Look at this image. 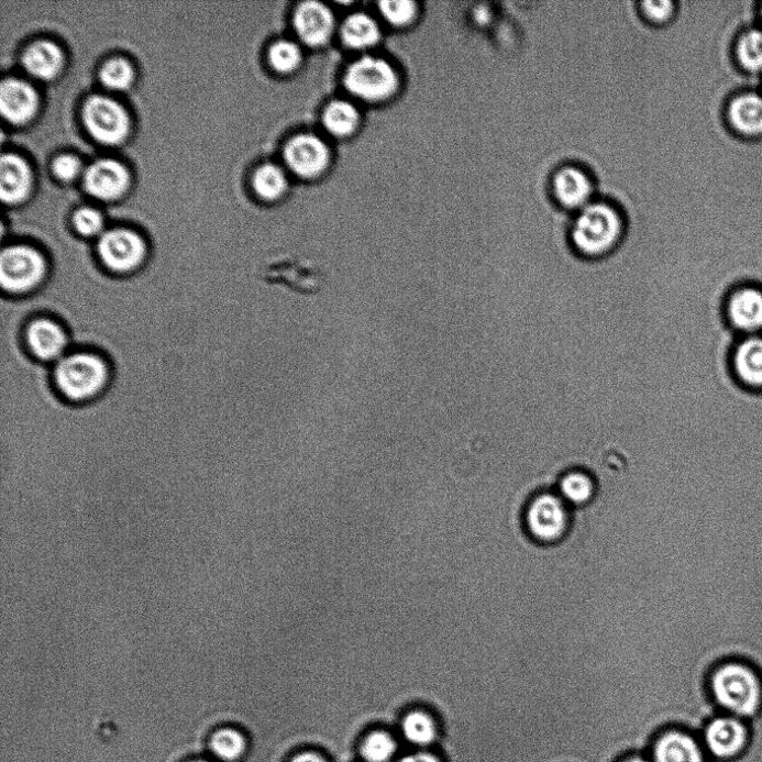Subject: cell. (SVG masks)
Wrapping results in <instances>:
<instances>
[{
  "label": "cell",
  "instance_id": "cell-14",
  "mask_svg": "<svg viewBox=\"0 0 762 762\" xmlns=\"http://www.w3.org/2000/svg\"><path fill=\"white\" fill-rule=\"evenodd\" d=\"M37 96L26 82L8 79L0 86V111L13 123H24L35 113Z\"/></svg>",
  "mask_w": 762,
  "mask_h": 762
},
{
  "label": "cell",
  "instance_id": "cell-7",
  "mask_svg": "<svg viewBox=\"0 0 762 762\" xmlns=\"http://www.w3.org/2000/svg\"><path fill=\"white\" fill-rule=\"evenodd\" d=\"M45 273L43 256L31 247L12 246L0 257V281L9 292L30 291L41 284Z\"/></svg>",
  "mask_w": 762,
  "mask_h": 762
},
{
  "label": "cell",
  "instance_id": "cell-10",
  "mask_svg": "<svg viewBox=\"0 0 762 762\" xmlns=\"http://www.w3.org/2000/svg\"><path fill=\"white\" fill-rule=\"evenodd\" d=\"M99 254L111 270L128 273L141 265L145 256V246L133 232L113 230L102 235Z\"/></svg>",
  "mask_w": 762,
  "mask_h": 762
},
{
  "label": "cell",
  "instance_id": "cell-8",
  "mask_svg": "<svg viewBox=\"0 0 762 762\" xmlns=\"http://www.w3.org/2000/svg\"><path fill=\"white\" fill-rule=\"evenodd\" d=\"M84 119L93 137L104 144L121 142L129 131V118L114 100L93 96L85 104Z\"/></svg>",
  "mask_w": 762,
  "mask_h": 762
},
{
  "label": "cell",
  "instance_id": "cell-12",
  "mask_svg": "<svg viewBox=\"0 0 762 762\" xmlns=\"http://www.w3.org/2000/svg\"><path fill=\"white\" fill-rule=\"evenodd\" d=\"M556 200L565 208L581 210L592 202L594 183L589 174L578 166H565L553 178Z\"/></svg>",
  "mask_w": 762,
  "mask_h": 762
},
{
  "label": "cell",
  "instance_id": "cell-19",
  "mask_svg": "<svg viewBox=\"0 0 762 762\" xmlns=\"http://www.w3.org/2000/svg\"><path fill=\"white\" fill-rule=\"evenodd\" d=\"M27 343L38 358L53 361L64 353L67 339L58 324L48 320H40L30 327Z\"/></svg>",
  "mask_w": 762,
  "mask_h": 762
},
{
  "label": "cell",
  "instance_id": "cell-38",
  "mask_svg": "<svg viewBox=\"0 0 762 762\" xmlns=\"http://www.w3.org/2000/svg\"><path fill=\"white\" fill-rule=\"evenodd\" d=\"M287 762H331L321 751L307 749L295 752Z\"/></svg>",
  "mask_w": 762,
  "mask_h": 762
},
{
  "label": "cell",
  "instance_id": "cell-9",
  "mask_svg": "<svg viewBox=\"0 0 762 762\" xmlns=\"http://www.w3.org/2000/svg\"><path fill=\"white\" fill-rule=\"evenodd\" d=\"M336 21L333 11L321 2L301 3L294 14V30L301 44L322 47L333 37Z\"/></svg>",
  "mask_w": 762,
  "mask_h": 762
},
{
  "label": "cell",
  "instance_id": "cell-31",
  "mask_svg": "<svg viewBox=\"0 0 762 762\" xmlns=\"http://www.w3.org/2000/svg\"><path fill=\"white\" fill-rule=\"evenodd\" d=\"M379 13L384 20L394 27H407L413 23L418 15V5L410 0H394L378 4Z\"/></svg>",
  "mask_w": 762,
  "mask_h": 762
},
{
  "label": "cell",
  "instance_id": "cell-30",
  "mask_svg": "<svg viewBox=\"0 0 762 762\" xmlns=\"http://www.w3.org/2000/svg\"><path fill=\"white\" fill-rule=\"evenodd\" d=\"M302 51L297 42L280 40L269 48L270 66L279 74H290L302 63Z\"/></svg>",
  "mask_w": 762,
  "mask_h": 762
},
{
  "label": "cell",
  "instance_id": "cell-27",
  "mask_svg": "<svg viewBox=\"0 0 762 762\" xmlns=\"http://www.w3.org/2000/svg\"><path fill=\"white\" fill-rule=\"evenodd\" d=\"M560 496L566 504L584 506L593 500L596 485L590 475L582 471L565 474L560 482Z\"/></svg>",
  "mask_w": 762,
  "mask_h": 762
},
{
  "label": "cell",
  "instance_id": "cell-21",
  "mask_svg": "<svg viewBox=\"0 0 762 762\" xmlns=\"http://www.w3.org/2000/svg\"><path fill=\"white\" fill-rule=\"evenodd\" d=\"M341 37L349 48L366 51L379 42L380 29L376 20L371 15L354 13L343 22Z\"/></svg>",
  "mask_w": 762,
  "mask_h": 762
},
{
  "label": "cell",
  "instance_id": "cell-6",
  "mask_svg": "<svg viewBox=\"0 0 762 762\" xmlns=\"http://www.w3.org/2000/svg\"><path fill=\"white\" fill-rule=\"evenodd\" d=\"M331 161L330 145L314 133H300L291 137L284 150L287 172L303 180L321 177L329 169Z\"/></svg>",
  "mask_w": 762,
  "mask_h": 762
},
{
  "label": "cell",
  "instance_id": "cell-32",
  "mask_svg": "<svg viewBox=\"0 0 762 762\" xmlns=\"http://www.w3.org/2000/svg\"><path fill=\"white\" fill-rule=\"evenodd\" d=\"M100 76L106 87L114 90H124L132 82L133 70L125 59L113 58L103 65Z\"/></svg>",
  "mask_w": 762,
  "mask_h": 762
},
{
  "label": "cell",
  "instance_id": "cell-20",
  "mask_svg": "<svg viewBox=\"0 0 762 762\" xmlns=\"http://www.w3.org/2000/svg\"><path fill=\"white\" fill-rule=\"evenodd\" d=\"M63 56L56 44L40 41L26 48L23 64L27 71L42 80H49L62 67Z\"/></svg>",
  "mask_w": 762,
  "mask_h": 762
},
{
  "label": "cell",
  "instance_id": "cell-39",
  "mask_svg": "<svg viewBox=\"0 0 762 762\" xmlns=\"http://www.w3.org/2000/svg\"><path fill=\"white\" fill-rule=\"evenodd\" d=\"M620 762H652L649 755L644 754H632L629 755L625 759H622Z\"/></svg>",
  "mask_w": 762,
  "mask_h": 762
},
{
  "label": "cell",
  "instance_id": "cell-24",
  "mask_svg": "<svg viewBox=\"0 0 762 762\" xmlns=\"http://www.w3.org/2000/svg\"><path fill=\"white\" fill-rule=\"evenodd\" d=\"M735 367L744 384L762 387V338L748 339L738 346Z\"/></svg>",
  "mask_w": 762,
  "mask_h": 762
},
{
  "label": "cell",
  "instance_id": "cell-36",
  "mask_svg": "<svg viewBox=\"0 0 762 762\" xmlns=\"http://www.w3.org/2000/svg\"><path fill=\"white\" fill-rule=\"evenodd\" d=\"M81 165L78 158L70 155L57 157L53 164L54 174L62 180H71L79 175Z\"/></svg>",
  "mask_w": 762,
  "mask_h": 762
},
{
  "label": "cell",
  "instance_id": "cell-34",
  "mask_svg": "<svg viewBox=\"0 0 762 762\" xmlns=\"http://www.w3.org/2000/svg\"><path fill=\"white\" fill-rule=\"evenodd\" d=\"M74 224L76 230L85 236H96L100 234L103 220L97 210L92 208H81L74 214Z\"/></svg>",
  "mask_w": 762,
  "mask_h": 762
},
{
  "label": "cell",
  "instance_id": "cell-11",
  "mask_svg": "<svg viewBox=\"0 0 762 762\" xmlns=\"http://www.w3.org/2000/svg\"><path fill=\"white\" fill-rule=\"evenodd\" d=\"M649 757L652 762H705L703 750L694 736L676 728L659 735Z\"/></svg>",
  "mask_w": 762,
  "mask_h": 762
},
{
  "label": "cell",
  "instance_id": "cell-2",
  "mask_svg": "<svg viewBox=\"0 0 762 762\" xmlns=\"http://www.w3.org/2000/svg\"><path fill=\"white\" fill-rule=\"evenodd\" d=\"M344 86L355 99L379 103L391 99L400 86L396 67L383 57L365 55L354 60L344 75Z\"/></svg>",
  "mask_w": 762,
  "mask_h": 762
},
{
  "label": "cell",
  "instance_id": "cell-18",
  "mask_svg": "<svg viewBox=\"0 0 762 762\" xmlns=\"http://www.w3.org/2000/svg\"><path fill=\"white\" fill-rule=\"evenodd\" d=\"M399 729L404 739L418 748L438 743L441 728L438 719L424 709H411L400 719Z\"/></svg>",
  "mask_w": 762,
  "mask_h": 762
},
{
  "label": "cell",
  "instance_id": "cell-23",
  "mask_svg": "<svg viewBox=\"0 0 762 762\" xmlns=\"http://www.w3.org/2000/svg\"><path fill=\"white\" fill-rule=\"evenodd\" d=\"M322 122L330 135L344 139L357 131L361 124V113L353 102L335 100L325 108Z\"/></svg>",
  "mask_w": 762,
  "mask_h": 762
},
{
  "label": "cell",
  "instance_id": "cell-28",
  "mask_svg": "<svg viewBox=\"0 0 762 762\" xmlns=\"http://www.w3.org/2000/svg\"><path fill=\"white\" fill-rule=\"evenodd\" d=\"M272 276H277L273 278L277 285H285L296 292L314 294L321 289L322 277L318 276L313 269L301 266H278L276 275Z\"/></svg>",
  "mask_w": 762,
  "mask_h": 762
},
{
  "label": "cell",
  "instance_id": "cell-25",
  "mask_svg": "<svg viewBox=\"0 0 762 762\" xmlns=\"http://www.w3.org/2000/svg\"><path fill=\"white\" fill-rule=\"evenodd\" d=\"M729 115L733 126L741 133L762 134V97L746 95L736 99Z\"/></svg>",
  "mask_w": 762,
  "mask_h": 762
},
{
  "label": "cell",
  "instance_id": "cell-4",
  "mask_svg": "<svg viewBox=\"0 0 762 762\" xmlns=\"http://www.w3.org/2000/svg\"><path fill=\"white\" fill-rule=\"evenodd\" d=\"M109 372L97 355L79 353L62 358L55 369L59 391L69 400L85 401L106 386Z\"/></svg>",
  "mask_w": 762,
  "mask_h": 762
},
{
  "label": "cell",
  "instance_id": "cell-33",
  "mask_svg": "<svg viewBox=\"0 0 762 762\" xmlns=\"http://www.w3.org/2000/svg\"><path fill=\"white\" fill-rule=\"evenodd\" d=\"M738 57L747 69H762V32L751 31L743 35L738 45Z\"/></svg>",
  "mask_w": 762,
  "mask_h": 762
},
{
  "label": "cell",
  "instance_id": "cell-1",
  "mask_svg": "<svg viewBox=\"0 0 762 762\" xmlns=\"http://www.w3.org/2000/svg\"><path fill=\"white\" fill-rule=\"evenodd\" d=\"M625 219L619 209L605 201H592L578 211L571 230L574 250L589 259L612 253L625 235Z\"/></svg>",
  "mask_w": 762,
  "mask_h": 762
},
{
  "label": "cell",
  "instance_id": "cell-22",
  "mask_svg": "<svg viewBox=\"0 0 762 762\" xmlns=\"http://www.w3.org/2000/svg\"><path fill=\"white\" fill-rule=\"evenodd\" d=\"M399 743L391 730L374 728L366 731L356 748L363 762H394Z\"/></svg>",
  "mask_w": 762,
  "mask_h": 762
},
{
  "label": "cell",
  "instance_id": "cell-16",
  "mask_svg": "<svg viewBox=\"0 0 762 762\" xmlns=\"http://www.w3.org/2000/svg\"><path fill=\"white\" fill-rule=\"evenodd\" d=\"M728 314L732 324L743 332L762 329V292L755 288H743L729 300Z\"/></svg>",
  "mask_w": 762,
  "mask_h": 762
},
{
  "label": "cell",
  "instance_id": "cell-29",
  "mask_svg": "<svg viewBox=\"0 0 762 762\" xmlns=\"http://www.w3.org/2000/svg\"><path fill=\"white\" fill-rule=\"evenodd\" d=\"M210 747L212 752L222 761L235 762L245 754L249 742L240 730L223 728L212 736Z\"/></svg>",
  "mask_w": 762,
  "mask_h": 762
},
{
  "label": "cell",
  "instance_id": "cell-3",
  "mask_svg": "<svg viewBox=\"0 0 762 762\" xmlns=\"http://www.w3.org/2000/svg\"><path fill=\"white\" fill-rule=\"evenodd\" d=\"M717 703L739 716L753 715L761 704V683L747 665L730 662L719 666L710 681Z\"/></svg>",
  "mask_w": 762,
  "mask_h": 762
},
{
  "label": "cell",
  "instance_id": "cell-40",
  "mask_svg": "<svg viewBox=\"0 0 762 762\" xmlns=\"http://www.w3.org/2000/svg\"><path fill=\"white\" fill-rule=\"evenodd\" d=\"M196 762H208V761L200 760V761H196Z\"/></svg>",
  "mask_w": 762,
  "mask_h": 762
},
{
  "label": "cell",
  "instance_id": "cell-15",
  "mask_svg": "<svg viewBox=\"0 0 762 762\" xmlns=\"http://www.w3.org/2000/svg\"><path fill=\"white\" fill-rule=\"evenodd\" d=\"M747 732L741 722L731 718H719L706 729V744L719 758L737 754L744 746Z\"/></svg>",
  "mask_w": 762,
  "mask_h": 762
},
{
  "label": "cell",
  "instance_id": "cell-13",
  "mask_svg": "<svg viewBox=\"0 0 762 762\" xmlns=\"http://www.w3.org/2000/svg\"><path fill=\"white\" fill-rule=\"evenodd\" d=\"M129 183L126 169L118 162L102 159L93 163L85 174L87 190L103 200L115 199L124 192Z\"/></svg>",
  "mask_w": 762,
  "mask_h": 762
},
{
  "label": "cell",
  "instance_id": "cell-37",
  "mask_svg": "<svg viewBox=\"0 0 762 762\" xmlns=\"http://www.w3.org/2000/svg\"><path fill=\"white\" fill-rule=\"evenodd\" d=\"M394 762H443V760L440 757V754L435 752L428 750H418L404 754Z\"/></svg>",
  "mask_w": 762,
  "mask_h": 762
},
{
  "label": "cell",
  "instance_id": "cell-26",
  "mask_svg": "<svg viewBox=\"0 0 762 762\" xmlns=\"http://www.w3.org/2000/svg\"><path fill=\"white\" fill-rule=\"evenodd\" d=\"M256 194L266 201H276L283 198L289 187L287 169L275 165L261 166L253 178Z\"/></svg>",
  "mask_w": 762,
  "mask_h": 762
},
{
  "label": "cell",
  "instance_id": "cell-5",
  "mask_svg": "<svg viewBox=\"0 0 762 762\" xmlns=\"http://www.w3.org/2000/svg\"><path fill=\"white\" fill-rule=\"evenodd\" d=\"M524 521L529 535L533 540L542 544H555L565 538L571 517L563 498L546 493L529 503Z\"/></svg>",
  "mask_w": 762,
  "mask_h": 762
},
{
  "label": "cell",
  "instance_id": "cell-17",
  "mask_svg": "<svg viewBox=\"0 0 762 762\" xmlns=\"http://www.w3.org/2000/svg\"><path fill=\"white\" fill-rule=\"evenodd\" d=\"M31 173L26 163L13 154L3 155L0 159V196L3 201H21L29 192Z\"/></svg>",
  "mask_w": 762,
  "mask_h": 762
},
{
  "label": "cell",
  "instance_id": "cell-35",
  "mask_svg": "<svg viewBox=\"0 0 762 762\" xmlns=\"http://www.w3.org/2000/svg\"><path fill=\"white\" fill-rule=\"evenodd\" d=\"M645 18L653 23L661 24L670 20L674 13V4L669 0L662 2H645L642 4Z\"/></svg>",
  "mask_w": 762,
  "mask_h": 762
}]
</instances>
